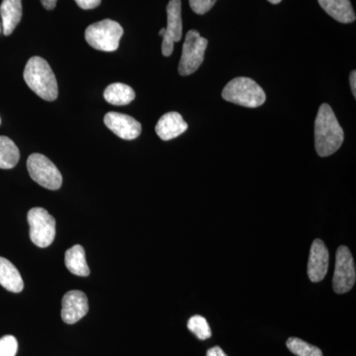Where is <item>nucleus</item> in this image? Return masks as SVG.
<instances>
[{
	"instance_id": "nucleus-1",
	"label": "nucleus",
	"mask_w": 356,
	"mask_h": 356,
	"mask_svg": "<svg viewBox=\"0 0 356 356\" xmlns=\"http://www.w3.org/2000/svg\"><path fill=\"white\" fill-rule=\"evenodd\" d=\"M344 133L329 104L318 108L315 121V147L318 156H329L343 145Z\"/></svg>"
},
{
	"instance_id": "nucleus-2",
	"label": "nucleus",
	"mask_w": 356,
	"mask_h": 356,
	"mask_svg": "<svg viewBox=\"0 0 356 356\" xmlns=\"http://www.w3.org/2000/svg\"><path fill=\"white\" fill-rule=\"evenodd\" d=\"M25 83L39 97L46 102L57 99L58 88L57 79L50 65L41 57H32L24 70Z\"/></svg>"
},
{
	"instance_id": "nucleus-3",
	"label": "nucleus",
	"mask_w": 356,
	"mask_h": 356,
	"mask_svg": "<svg viewBox=\"0 0 356 356\" xmlns=\"http://www.w3.org/2000/svg\"><path fill=\"white\" fill-rule=\"evenodd\" d=\"M222 98L226 102L257 108L266 100V92L254 81L248 77H236L222 89Z\"/></svg>"
},
{
	"instance_id": "nucleus-4",
	"label": "nucleus",
	"mask_w": 356,
	"mask_h": 356,
	"mask_svg": "<svg viewBox=\"0 0 356 356\" xmlns=\"http://www.w3.org/2000/svg\"><path fill=\"white\" fill-rule=\"evenodd\" d=\"M123 33V28L118 22L105 19L88 26L84 36L89 46L95 50L114 51L119 48Z\"/></svg>"
},
{
	"instance_id": "nucleus-5",
	"label": "nucleus",
	"mask_w": 356,
	"mask_h": 356,
	"mask_svg": "<svg viewBox=\"0 0 356 356\" xmlns=\"http://www.w3.org/2000/svg\"><path fill=\"white\" fill-rule=\"evenodd\" d=\"M207 46L208 40L201 37L198 31L191 30L187 32L182 48L181 58L178 65L180 76H189L200 67Z\"/></svg>"
},
{
	"instance_id": "nucleus-6",
	"label": "nucleus",
	"mask_w": 356,
	"mask_h": 356,
	"mask_svg": "<svg viewBox=\"0 0 356 356\" xmlns=\"http://www.w3.org/2000/svg\"><path fill=\"white\" fill-rule=\"evenodd\" d=\"M30 238L39 248H48L56 236V220L50 213L41 207L33 208L28 212Z\"/></svg>"
},
{
	"instance_id": "nucleus-7",
	"label": "nucleus",
	"mask_w": 356,
	"mask_h": 356,
	"mask_svg": "<svg viewBox=\"0 0 356 356\" xmlns=\"http://www.w3.org/2000/svg\"><path fill=\"white\" fill-rule=\"evenodd\" d=\"M27 168L35 182L50 189L58 191L63 184V177L53 161L41 154H33L28 158Z\"/></svg>"
},
{
	"instance_id": "nucleus-8",
	"label": "nucleus",
	"mask_w": 356,
	"mask_h": 356,
	"mask_svg": "<svg viewBox=\"0 0 356 356\" xmlns=\"http://www.w3.org/2000/svg\"><path fill=\"white\" fill-rule=\"evenodd\" d=\"M356 278L355 261L350 248L341 245L337 248L336 269H334L332 285L334 292L344 294L355 286Z\"/></svg>"
},
{
	"instance_id": "nucleus-9",
	"label": "nucleus",
	"mask_w": 356,
	"mask_h": 356,
	"mask_svg": "<svg viewBox=\"0 0 356 356\" xmlns=\"http://www.w3.org/2000/svg\"><path fill=\"white\" fill-rule=\"evenodd\" d=\"M168 26L163 36L161 51L165 57L172 56L175 42L182 38L181 0H170L166 7Z\"/></svg>"
},
{
	"instance_id": "nucleus-10",
	"label": "nucleus",
	"mask_w": 356,
	"mask_h": 356,
	"mask_svg": "<svg viewBox=\"0 0 356 356\" xmlns=\"http://www.w3.org/2000/svg\"><path fill=\"white\" fill-rule=\"evenodd\" d=\"M104 123L109 130L123 140L137 139L142 132V125L129 115L109 112L105 115Z\"/></svg>"
},
{
	"instance_id": "nucleus-11",
	"label": "nucleus",
	"mask_w": 356,
	"mask_h": 356,
	"mask_svg": "<svg viewBox=\"0 0 356 356\" xmlns=\"http://www.w3.org/2000/svg\"><path fill=\"white\" fill-rule=\"evenodd\" d=\"M88 297L83 292L74 290L65 293L63 298L62 318L65 324H76L88 312Z\"/></svg>"
},
{
	"instance_id": "nucleus-12",
	"label": "nucleus",
	"mask_w": 356,
	"mask_h": 356,
	"mask_svg": "<svg viewBox=\"0 0 356 356\" xmlns=\"http://www.w3.org/2000/svg\"><path fill=\"white\" fill-rule=\"evenodd\" d=\"M330 254L325 243L315 240L312 243L308 261V276L312 282H320L327 275Z\"/></svg>"
},
{
	"instance_id": "nucleus-13",
	"label": "nucleus",
	"mask_w": 356,
	"mask_h": 356,
	"mask_svg": "<svg viewBox=\"0 0 356 356\" xmlns=\"http://www.w3.org/2000/svg\"><path fill=\"white\" fill-rule=\"evenodd\" d=\"M188 129V124L178 112H168L161 117L156 126V132L163 140L175 139Z\"/></svg>"
},
{
	"instance_id": "nucleus-14",
	"label": "nucleus",
	"mask_w": 356,
	"mask_h": 356,
	"mask_svg": "<svg viewBox=\"0 0 356 356\" xmlns=\"http://www.w3.org/2000/svg\"><path fill=\"white\" fill-rule=\"evenodd\" d=\"M2 29L6 36L13 34L22 18V1L21 0H3L0 6Z\"/></svg>"
},
{
	"instance_id": "nucleus-15",
	"label": "nucleus",
	"mask_w": 356,
	"mask_h": 356,
	"mask_svg": "<svg viewBox=\"0 0 356 356\" xmlns=\"http://www.w3.org/2000/svg\"><path fill=\"white\" fill-rule=\"evenodd\" d=\"M321 7L331 17L339 22L353 23L355 20V13L350 0H318Z\"/></svg>"
},
{
	"instance_id": "nucleus-16",
	"label": "nucleus",
	"mask_w": 356,
	"mask_h": 356,
	"mask_svg": "<svg viewBox=\"0 0 356 356\" xmlns=\"http://www.w3.org/2000/svg\"><path fill=\"white\" fill-rule=\"evenodd\" d=\"M0 285L13 293H19L24 288L19 271L4 257H0Z\"/></svg>"
},
{
	"instance_id": "nucleus-17",
	"label": "nucleus",
	"mask_w": 356,
	"mask_h": 356,
	"mask_svg": "<svg viewBox=\"0 0 356 356\" xmlns=\"http://www.w3.org/2000/svg\"><path fill=\"white\" fill-rule=\"evenodd\" d=\"M65 264L70 273L74 275L86 277L90 274L88 262H86V252L81 245H74L65 252Z\"/></svg>"
},
{
	"instance_id": "nucleus-18",
	"label": "nucleus",
	"mask_w": 356,
	"mask_h": 356,
	"mask_svg": "<svg viewBox=\"0 0 356 356\" xmlns=\"http://www.w3.org/2000/svg\"><path fill=\"white\" fill-rule=\"evenodd\" d=\"M135 97V91L127 84L112 83L107 86L104 91L105 100L116 106L127 105L132 102Z\"/></svg>"
},
{
	"instance_id": "nucleus-19",
	"label": "nucleus",
	"mask_w": 356,
	"mask_h": 356,
	"mask_svg": "<svg viewBox=\"0 0 356 356\" xmlns=\"http://www.w3.org/2000/svg\"><path fill=\"white\" fill-rule=\"evenodd\" d=\"M20 159V152L13 140L0 136V168L10 170L15 168Z\"/></svg>"
},
{
	"instance_id": "nucleus-20",
	"label": "nucleus",
	"mask_w": 356,
	"mask_h": 356,
	"mask_svg": "<svg viewBox=\"0 0 356 356\" xmlns=\"http://www.w3.org/2000/svg\"><path fill=\"white\" fill-rule=\"evenodd\" d=\"M286 346L293 355L296 356H323L322 350L317 346L306 343L298 337H290L287 339Z\"/></svg>"
},
{
	"instance_id": "nucleus-21",
	"label": "nucleus",
	"mask_w": 356,
	"mask_h": 356,
	"mask_svg": "<svg viewBox=\"0 0 356 356\" xmlns=\"http://www.w3.org/2000/svg\"><path fill=\"white\" fill-rule=\"evenodd\" d=\"M187 327L200 341H206V339H210L212 337L210 325L208 324L207 320L202 317V316L196 315L189 318Z\"/></svg>"
},
{
	"instance_id": "nucleus-22",
	"label": "nucleus",
	"mask_w": 356,
	"mask_h": 356,
	"mask_svg": "<svg viewBox=\"0 0 356 356\" xmlns=\"http://www.w3.org/2000/svg\"><path fill=\"white\" fill-rule=\"evenodd\" d=\"M18 341L15 337L4 336L0 339V356H15Z\"/></svg>"
},
{
	"instance_id": "nucleus-23",
	"label": "nucleus",
	"mask_w": 356,
	"mask_h": 356,
	"mask_svg": "<svg viewBox=\"0 0 356 356\" xmlns=\"http://www.w3.org/2000/svg\"><path fill=\"white\" fill-rule=\"evenodd\" d=\"M217 0H189L192 10L199 15H204L212 9Z\"/></svg>"
},
{
	"instance_id": "nucleus-24",
	"label": "nucleus",
	"mask_w": 356,
	"mask_h": 356,
	"mask_svg": "<svg viewBox=\"0 0 356 356\" xmlns=\"http://www.w3.org/2000/svg\"><path fill=\"white\" fill-rule=\"evenodd\" d=\"M77 6L84 10L96 8L102 3V0H74Z\"/></svg>"
},
{
	"instance_id": "nucleus-25",
	"label": "nucleus",
	"mask_w": 356,
	"mask_h": 356,
	"mask_svg": "<svg viewBox=\"0 0 356 356\" xmlns=\"http://www.w3.org/2000/svg\"><path fill=\"white\" fill-rule=\"evenodd\" d=\"M207 356H228L220 346H214L207 351Z\"/></svg>"
},
{
	"instance_id": "nucleus-26",
	"label": "nucleus",
	"mask_w": 356,
	"mask_h": 356,
	"mask_svg": "<svg viewBox=\"0 0 356 356\" xmlns=\"http://www.w3.org/2000/svg\"><path fill=\"white\" fill-rule=\"evenodd\" d=\"M40 1H41L42 6H43L47 10H53L56 6H57L58 0H40Z\"/></svg>"
},
{
	"instance_id": "nucleus-27",
	"label": "nucleus",
	"mask_w": 356,
	"mask_h": 356,
	"mask_svg": "<svg viewBox=\"0 0 356 356\" xmlns=\"http://www.w3.org/2000/svg\"><path fill=\"white\" fill-rule=\"evenodd\" d=\"M350 86H351V91H353V95L356 97V72L355 70H353V72H351L350 74Z\"/></svg>"
},
{
	"instance_id": "nucleus-28",
	"label": "nucleus",
	"mask_w": 356,
	"mask_h": 356,
	"mask_svg": "<svg viewBox=\"0 0 356 356\" xmlns=\"http://www.w3.org/2000/svg\"><path fill=\"white\" fill-rule=\"evenodd\" d=\"M268 1L273 4H277L280 3V2L282 1V0H268Z\"/></svg>"
},
{
	"instance_id": "nucleus-29",
	"label": "nucleus",
	"mask_w": 356,
	"mask_h": 356,
	"mask_svg": "<svg viewBox=\"0 0 356 356\" xmlns=\"http://www.w3.org/2000/svg\"><path fill=\"white\" fill-rule=\"evenodd\" d=\"M0 124H1V119H0Z\"/></svg>"
}]
</instances>
